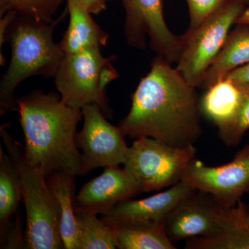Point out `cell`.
Masks as SVG:
<instances>
[{"label":"cell","mask_w":249,"mask_h":249,"mask_svg":"<svg viewBox=\"0 0 249 249\" xmlns=\"http://www.w3.org/2000/svg\"><path fill=\"white\" fill-rule=\"evenodd\" d=\"M197 88L160 55L132 95V106L119 127L129 138L157 139L174 147L194 145L202 134Z\"/></svg>","instance_id":"cell-1"},{"label":"cell","mask_w":249,"mask_h":249,"mask_svg":"<svg viewBox=\"0 0 249 249\" xmlns=\"http://www.w3.org/2000/svg\"><path fill=\"white\" fill-rule=\"evenodd\" d=\"M18 106L26 160L42 167L47 178L55 173L81 176L76 136L82 109L67 106L58 93L40 90L18 98Z\"/></svg>","instance_id":"cell-2"},{"label":"cell","mask_w":249,"mask_h":249,"mask_svg":"<svg viewBox=\"0 0 249 249\" xmlns=\"http://www.w3.org/2000/svg\"><path fill=\"white\" fill-rule=\"evenodd\" d=\"M68 10L52 23L39 22L18 14L5 34L12 49L11 62L0 83V116L19 111L15 91L23 80L31 76L54 78L65 53L55 44L53 33L66 17Z\"/></svg>","instance_id":"cell-3"},{"label":"cell","mask_w":249,"mask_h":249,"mask_svg":"<svg viewBox=\"0 0 249 249\" xmlns=\"http://www.w3.org/2000/svg\"><path fill=\"white\" fill-rule=\"evenodd\" d=\"M9 124L0 127V136L7 153L17 166L26 210V249H64L55 205L47 186V177L42 167L26 160L24 146L15 140Z\"/></svg>","instance_id":"cell-4"},{"label":"cell","mask_w":249,"mask_h":249,"mask_svg":"<svg viewBox=\"0 0 249 249\" xmlns=\"http://www.w3.org/2000/svg\"><path fill=\"white\" fill-rule=\"evenodd\" d=\"M115 58L114 55L103 56L100 47L65 54L54 76L62 102L78 109L98 105L105 116L111 119L113 111L106 96V88L119 77L111 62Z\"/></svg>","instance_id":"cell-5"},{"label":"cell","mask_w":249,"mask_h":249,"mask_svg":"<svg viewBox=\"0 0 249 249\" xmlns=\"http://www.w3.org/2000/svg\"><path fill=\"white\" fill-rule=\"evenodd\" d=\"M247 7L241 0H231L196 30L183 34V52L176 69L189 84L200 88L206 72L225 45L232 26Z\"/></svg>","instance_id":"cell-6"},{"label":"cell","mask_w":249,"mask_h":249,"mask_svg":"<svg viewBox=\"0 0 249 249\" xmlns=\"http://www.w3.org/2000/svg\"><path fill=\"white\" fill-rule=\"evenodd\" d=\"M196 153L194 145L174 147L144 137L129 147L124 168L137 180L142 193L160 191L181 181Z\"/></svg>","instance_id":"cell-7"},{"label":"cell","mask_w":249,"mask_h":249,"mask_svg":"<svg viewBox=\"0 0 249 249\" xmlns=\"http://www.w3.org/2000/svg\"><path fill=\"white\" fill-rule=\"evenodd\" d=\"M125 11L124 35L133 48L145 49L146 36L157 55L178 63L183 48V36L173 34L165 22L163 0H122Z\"/></svg>","instance_id":"cell-8"},{"label":"cell","mask_w":249,"mask_h":249,"mask_svg":"<svg viewBox=\"0 0 249 249\" xmlns=\"http://www.w3.org/2000/svg\"><path fill=\"white\" fill-rule=\"evenodd\" d=\"M83 127L77 132L76 142L82 150L81 176L100 167H118L124 164L129 147L119 126L106 119L96 104L82 108Z\"/></svg>","instance_id":"cell-9"},{"label":"cell","mask_w":249,"mask_h":249,"mask_svg":"<svg viewBox=\"0 0 249 249\" xmlns=\"http://www.w3.org/2000/svg\"><path fill=\"white\" fill-rule=\"evenodd\" d=\"M234 207H224L211 195L196 189L170 211L163 229L175 245L196 237H211L227 225Z\"/></svg>","instance_id":"cell-10"},{"label":"cell","mask_w":249,"mask_h":249,"mask_svg":"<svg viewBox=\"0 0 249 249\" xmlns=\"http://www.w3.org/2000/svg\"><path fill=\"white\" fill-rule=\"evenodd\" d=\"M181 181L211 195L224 207L237 206L249 192V142L224 165L209 166L195 158Z\"/></svg>","instance_id":"cell-11"},{"label":"cell","mask_w":249,"mask_h":249,"mask_svg":"<svg viewBox=\"0 0 249 249\" xmlns=\"http://www.w3.org/2000/svg\"><path fill=\"white\" fill-rule=\"evenodd\" d=\"M196 190L181 181L151 196L122 201L101 214V218L110 224L163 226L173 208Z\"/></svg>","instance_id":"cell-12"},{"label":"cell","mask_w":249,"mask_h":249,"mask_svg":"<svg viewBox=\"0 0 249 249\" xmlns=\"http://www.w3.org/2000/svg\"><path fill=\"white\" fill-rule=\"evenodd\" d=\"M142 193L139 183L124 168L107 167L101 175L82 187L76 206L101 214Z\"/></svg>","instance_id":"cell-13"},{"label":"cell","mask_w":249,"mask_h":249,"mask_svg":"<svg viewBox=\"0 0 249 249\" xmlns=\"http://www.w3.org/2000/svg\"><path fill=\"white\" fill-rule=\"evenodd\" d=\"M76 176L65 173L52 174L47 178L58 218L59 230L64 249H80L73 196Z\"/></svg>","instance_id":"cell-14"},{"label":"cell","mask_w":249,"mask_h":249,"mask_svg":"<svg viewBox=\"0 0 249 249\" xmlns=\"http://www.w3.org/2000/svg\"><path fill=\"white\" fill-rule=\"evenodd\" d=\"M70 22L59 45L65 54L107 45V33L93 20L81 0H66Z\"/></svg>","instance_id":"cell-15"},{"label":"cell","mask_w":249,"mask_h":249,"mask_svg":"<svg viewBox=\"0 0 249 249\" xmlns=\"http://www.w3.org/2000/svg\"><path fill=\"white\" fill-rule=\"evenodd\" d=\"M249 64V27L236 24L225 45L206 72L201 89H206L236 69Z\"/></svg>","instance_id":"cell-16"},{"label":"cell","mask_w":249,"mask_h":249,"mask_svg":"<svg viewBox=\"0 0 249 249\" xmlns=\"http://www.w3.org/2000/svg\"><path fill=\"white\" fill-rule=\"evenodd\" d=\"M22 201L20 178L16 163L0 146V240L14 225L12 220Z\"/></svg>","instance_id":"cell-17"},{"label":"cell","mask_w":249,"mask_h":249,"mask_svg":"<svg viewBox=\"0 0 249 249\" xmlns=\"http://www.w3.org/2000/svg\"><path fill=\"white\" fill-rule=\"evenodd\" d=\"M240 99V90L237 84L224 78L206 89L201 101L202 114L219 128L234 119Z\"/></svg>","instance_id":"cell-18"},{"label":"cell","mask_w":249,"mask_h":249,"mask_svg":"<svg viewBox=\"0 0 249 249\" xmlns=\"http://www.w3.org/2000/svg\"><path fill=\"white\" fill-rule=\"evenodd\" d=\"M245 203L233 208L227 225L215 235L187 240L186 249H249V227L244 214Z\"/></svg>","instance_id":"cell-19"},{"label":"cell","mask_w":249,"mask_h":249,"mask_svg":"<svg viewBox=\"0 0 249 249\" xmlns=\"http://www.w3.org/2000/svg\"><path fill=\"white\" fill-rule=\"evenodd\" d=\"M108 224L115 235L117 249H176L165 233L163 226Z\"/></svg>","instance_id":"cell-20"},{"label":"cell","mask_w":249,"mask_h":249,"mask_svg":"<svg viewBox=\"0 0 249 249\" xmlns=\"http://www.w3.org/2000/svg\"><path fill=\"white\" fill-rule=\"evenodd\" d=\"M80 249H115L116 237L109 224L98 214L75 205Z\"/></svg>","instance_id":"cell-21"},{"label":"cell","mask_w":249,"mask_h":249,"mask_svg":"<svg viewBox=\"0 0 249 249\" xmlns=\"http://www.w3.org/2000/svg\"><path fill=\"white\" fill-rule=\"evenodd\" d=\"M235 83L241 93L238 110L229 124L217 128L219 138L224 145L231 147L238 145L249 130V83Z\"/></svg>","instance_id":"cell-22"},{"label":"cell","mask_w":249,"mask_h":249,"mask_svg":"<svg viewBox=\"0 0 249 249\" xmlns=\"http://www.w3.org/2000/svg\"><path fill=\"white\" fill-rule=\"evenodd\" d=\"M63 0H0V17L14 11L39 22L52 23Z\"/></svg>","instance_id":"cell-23"},{"label":"cell","mask_w":249,"mask_h":249,"mask_svg":"<svg viewBox=\"0 0 249 249\" xmlns=\"http://www.w3.org/2000/svg\"><path fill=\"white\" fill-rule=\"evenodd\" d=\"M189 11L190 22L187 31L196 30L210 16L231 0H186Z\"/></svg>","instance_id":"cell-24"},{"label":"cell","mask_w":249,"mask_h":249,"mask_svg":"<svg viewBox=\"0 0 249 249\" xmlns=\"http://www.w3.org/2000/svg\"><path fill=\"white\" fill-rule=\"evenodd\" d=\"M18 13L14 11H8L6 14L1 18L0 19V51L1 52V48H2L3 43L6 41L5 38V34H6L7 28L9 24L17 16ZM0 52V53H1Z\"/></svg>","instance_id":"cell-25"},{"label":"cell","mask_w":249,"mask_h":249,"mask_svg":"<svg viewBox=\"0 0 249 249\" xmlns=\"http://www.w3.org/2000/svg\"><path fill=\"white\" fill-rule=\"evenodd\" d=\"M225 78H229L235 83H249V64L236 69Z\"/></svg>","instance_id":"cell-26"},{"label":"cell","mask_w":249,"mask_h":249,"mask_svg":"<svg viewBox=\"0 0 249 249\" xmlns=\"http://www.w3.org/2000/svg\"><path fill=\"white\" fill-rule=\"evenodd\" d=\"M91 14L98 15L106 9L107 0H81Z\"/></svg>","instance_id":"cell-27"},{"label":"cell","mask_w":249,"mask_h":249,"mask_svg":"<svg viewBox=\"0 0 249 249\" xmlns=\"http://www.w3.org/2000/svg\"><path fill=\"white\" fill-rule=\"evenodd\" d=\"M235 24H245L249 27V7L246 8L245 11L236 21Z\"/></svg>","instance_id":"cell-28"},{"label":"cell","mask_w":249,"mask_h":249,"mask_svg":"<svg viewBox=\"0 0 249 249\" xmlns=\"http://www.w3.org/2000/svg\"><path fill=\"white\" fill-rule=\"evenodd\" d=\"M244 214H245V219L247 224L249 227V204H247L245 203V207H244Z\"/></svg>","instance_id":"cell-29"},{"label":"cell","mask_w":249,"mask_h":249,"mask_svg":"<svg viewBox=\"0 0 249 249\" xmlns=\"http://www.w3.org/2000/svg\"><path fill=\"white\" fill-rule=\"evenodd\" d=\"M241 1H243L244 3H245L246 4H249V0H241Z\"/></svg>","instance_id":"cell-30"}]
</instances>
